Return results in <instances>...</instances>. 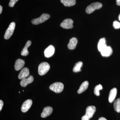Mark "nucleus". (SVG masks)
<instances>
[{
	"label": "nucleus",
	"instance_id": "1",
	"mask_svg": "<svg viewBox=\"0 0 120 120\" xmlns=\"http://www.w3.org/2000/svg\"><path fill=\"white\" fill-rule=\"evenodd\" d=\"M96 107L94 106H90L87 107L85 115L82 118V120H89L92 118L95 111Z\"/></svg>",
	"mask_w": 120,
	"mask_h": 120
},
{
	"label": "nucleus",
	"instance_id": "2",
	"mask_svg": "<svg viewBox=\"0 0 120 120\" xmlns=\"http://www.w3.org/2000/svg\"><path fill=\"white\" fill-rule=\"evenodd\" d=\"M50 68V66L47 62H42L38 66V74L40 75H45L49 71Z\"/></svg>",
	"mask_w": 120,
	"mask_h": 120
},
{
	"label": "nucleus",
	"instance_id": "3",
	"mask_svg": "<svg viewBox=\"0 0 120 120\" xmlns=\"http://www.w3.org/2000/svg\"><path fill=\"white\" fill-rule=\"evenodd\" d=\"M49 88L51 90L56 93H60L64 90V85L62 83L56 82L51 84Z\"/></svg>",
	"mask_w": 120,
	"mask_h": 120
},
{
	"label": "nucleus",
	"instance_id": "4",
	"mask_svg": "<svg viewBox=\"0 0 120 120\" xmlns=\"http://www.w3.org/2000/svg\"><path fill=\"white\" fill-rule=\"evenodd\" d=\"M102 6V4L100 2H96L92 3L87 7L86 9V13L88 14L92 13L95 10L101 8Z\"/></svg>",
	"mask_w": 120,
	"mask_h": 120
},
{
	"label": "nucleus",
	"instance_id": "5",
	"mask_svg": "<svg viewBox=\"0 0 120 120\" xmlns=\"http://www.w3.org/2000/svg\"><path fill=\"white\" fill-rule=\"evenodd\" d=\"M50 15L47 13H43L39 17L32 19L31 22L32 24L38 25L39 24L44 22L45 21L49 19Z\"/></svg>",
	"mask_w": 120,
	"mask_h": 120
},
{
	"label": "nucleus",
	"instance_id": "6",
	"mask_svg": "<svg viewBox=\"0 0 120 120\" xmlns=\"http://www.w3.org/2000/svg\"><path fill=\"white\" fill-rule=\"evenodd\" d=\"M15 22H12L10 24L8 28L6 30L4 35V38L5 39H8L13 34L15 30Z\"/></svg>",
	"mask_w": 120,
	"mask_h": 120
},
{
	"label": "nucleus",
	"instance_id": "7",
	"mask_svg": "<svg viewBox=\"0 0 120 120\" xmlns=\"http://www.w3.org/2000/svg\"><path fill=\"white\" fill-rule=\"evenodd\" d=\"M73 22L72 19H67L64 20L60 24L62 28L65 29H69L73 28Z\"/></svg>",
	"mask_w": 120,
	"mask_h": 120
},
{
	"label": "nucleus",
	"instance_id": "8",
	"mask_svg": "<svg viewBox=\"0 0 120 120\" xmlns=\"http://www.w3.org/2000/svg\"><path fill=\"white\" fill-rule=\"evenodd\" d=\"M55 52V48L53 46L50 45L45 49L44 51L45 56L46 58L51 57L53 55Z\"/></svg>",
	"mask_w": 120,
	"mask_h": 120
},
{
	"label": "nucleus",
	"instance_id": "9",
	"mask_svg": "<svg viewBox=\"0 0 120 120\" xmlns=\"http://www.w3.org/2000/svg\"><path fill=\"white\" fill-rule=\"evenodd\" d=\"M32 101L30 99H28L25 101L22 105L21 110L23 112H26L30 108L32 105Z\"/></svg>",
	"mask_w": 120,
	"mask_h": 120
},
{
	"label": "nucleus",
	"instance_id": "10",
	"mask_svg": "<svg viewBox=\"0 0 120 120\" xmlns=\"http://www.w3.org/2000/svg\"><path fill=\"white\" fill-rule=\"evenodd\" d=\"M101 54L103 57H109L112 55V49L110 46H107L102 50L101 52Z\"/></svg>",
	"mask_w": 120,
	"mask_h": 120
},
{
	"label": "nucleus",
	"instance_id": "11",
	"mask_svg": "<svg viewBox=\"0 0 120 120\" xmlns=\"http://www.w3.org/2000/svg\"><path fill=\"white\" fill-rule=\"evenodd\" d=\"M53 109L52 107L46 106L43 109V112L41 113V117L42 118H46L51 115Z\"/></svg>",
	"mask_w": 120,
	"mask_h": 120
},
{
	"label": "nucleus",
	"instance_id": "12",
	"mask_svg": "<svg viewBox=\"0 0 120 120\" xmlns=\"http://www.w3.org/2000/svg\"><path fill=\"white\" fill-rule=\"evenodd\" d=\"M30 75V71L28 68H24L21 70L18 76L19 79H22L28 77Z\"/></svg>",
	"mask_w": 120,
	"mask_h": 120
},
{
	"label": "nucleus",
	"instance_id": "13",
	"mask_svg": "<svg viewBox=\"0 0 120 120\" xmlns=\"http://www.w3.org/2000/svg\"><path fill=\"white\" fill-rule=\"evenodd\" d=\"M34 78L32 75H30L28 78H24L22 79L20 82V84L22 86L25 87L28 84L31 83L33 82Z\"/></svg>",
	"mask_w": 120,
	"mask_h": 120
},
{
	"label": "nucleus",
	"instance_id": "14",
	"mask_svg": "<svg viewBox=\"0 0 120 120\" xmlns=\"http://www.w3.org/2000/svg\"><path fill=\"white\" fill-rule=\"evenodd\" d=\"M25 64V61L21 59H18L15 62V70L19 71L23 68Z\"/></svg>",
	"mask_w": 120,
	"mask_h": 120
},
{
	"label": "nucleus",
	"instance_id": "15",
	"mask_svg": "<svg viewBox=\"0 0 120 120\" xmlns=\"http://www.w3.org/2000/svg\"><path fill=\"white\" fill-rule=\"evenodd\" d=\"M117 90L116 88H113L111 90L109 95V101L110 103H112L114 101L116 96Z\"/></svg>",
	"mask_w": 120,
	"mask_h": 120
},
{
	"label": "nucleus",
	"instance_id": "16",
	"mask_svg": "<svg viewBox=\"0 0 120 120\" xmlns=\"http://www.w3.org/2000/svg\"><path fill=\"white\" fill-rule=\"evenodd\" d=\"M77 43V39L75 38H72L70 39L69 43L68 44V47L69 49L72 50L75 49Z\"/></svg>",
	"mask_w": 120,
	"mask_h": 120
},
{
	"label": "nucleus",
	"instance_id": "17",
	"mask_svg": "<svg viewBox=\"0 0 120 120\" xmlns=\"http://www.w3.org/2000/svg\"><path fill=\"white\" fill-rule=\"evenodd\" d=\"M31 44V41H28L26 43L25 46L24 47L23 49L22 50V52H21V54L22 56H26L29 54V52H28V48L30 47Z\"/></svg>",
	"mask_w": 120,
	"mask_h": 120
},
{
	"label": "nucleus",
	"instance_id": "18",
	"mask_svg": "<svg viewBox=\"0 0 120 120\" xmlns=\"http://www.w3.org/2000/svg\"><path fill=\"white\" fill-rule=\"evenodd\" d=\"M89 83L88 81H86L83 82L81 84L79 89L77 91V93L79 94H80L84 92L88 88Z\"/></svg>",
	"mask_w": 120,
	"mask_h": 120
},
{
	"label": "nucleus",
	"instance_id": "19",
	"mask_svg": "<svg viewBox=\"0 0 120 120\" xmlns=\"http://www.w3.org/2000/svg\"><path fill=\"white\" fill-rule=\"evenodd\" d=\"M61 2L62 3L65 7H71L75 5V0H60Z\"/></svg>",
	"mask_w": 120,
	"mask_h": 120
},
{
	"label": "nucleus",
	"instance_id": "20",
	"mask_svg": "<svg viewBox=\"0 0 120 120\" xmlns=\"http://www.w3.org/2000/svg\"><path fill=\"white\" fill-rule=\"evenodd\" d=\"M105 39V38H101L98 43V49L99 52H101L104 47L106 46Z\"/></svg>",
	"mask_w": 120,
	"mask_h": 120
},
{
	"label": "nucleus",
	"instance_id": "21",
	"mask_svg": "<svg viewBox=\"0 0 120 120\" xmlns=\"http://www.w3.org/2000/svg\"><path fill=\"white\" fill-rule=\"evenodd\" d=\"M113 106L114 110L116 112H120V98H117L114 101Z\"/></svg>",
	"mask_w": 120,
	"mask_h": 120
},
{
	"label": "nucleus",
	"instance_id": "22",
	"mask_svg": "<svg viewBox=\"0 0 120 120\" xmlns=\"http://www.w3.org/2000/svg\"><path fill=\"white\" fill-rule=\"evenodd\" d=\"M83 63L82 61H79L75 64L73 67V71L74 72H77L81 71V68L82 66Z\"/></svg>",
	"mask_w": 120,
	"mask_h": 120
},
{
	"label": "nucleus",
	"instance_id": "23",
	"mask_svg": "<svg viewBox=\"0 0 120 120\" xmlns=\"http://www.w3.org/2000/svg\"><path fill=\"white\" fill-rule=\"evenodd\" d=\"M102 88H102V86L101 84L97 85L94 88V94L97 96H99L100 95L99 90H102Z\"/></svg>",
	"mask_w": 120,
	"mask_h": 120
},
{
	"label": "nucleus",
	"instance_id": "24",
	"mask_svg": "<svg viewBox=\"0 0 120 120\" xmlns=\"http://www.w3.org/2000/svg\"><path fill=\"white\" fill-rule=\"evenodd\" d=\"M113 26L114 28L116 29L120 28V23L117 21H114L113 22Z\"/></svg>",
	"mask_w": 120,
	"mask_h": 120
},
{
	"label": "nucleus",
	"instance_id": "25",
	"mask_svg": "<svg viewBox=\"0 0 120 120\" xmlns=\"http://www.w3.org/2000/svg\"><path fill=\"white\" fill-rule=\"evenodd\" d=\"M18 0H10L9 6L10 7H13Z\"/></svg>",
	"mask_w": 120,
	"mask_h": 120
},
{
	"label": "nucleus",
	"instance_id": "26",
	"mask_svg": "<svg viewBox=\"0 0 120 120\" xmlns=\"http://www.w3.org/2000/svg\"><path fill=\"white\" fill-rule=\"evenodd\" d=\"M4 105V102L1 100H0V111H1Z\"/></svg>",
	"mask_w": 120,
	"mask_h": 120
},
{
	"label": "nucleus",
	"instance_id": "27",
	"mask_svg": "<svg viewBox=\"0 0 120 120\" xmlns=\"http://www.w3.org/2000/svg\"><path fill=\"white\" fill-rule=\"evenodd\" d=\"M116 3L117 5H120V0H116Z\"/></svg>",
	"mask_w": 120,
	"mask_h": 120
},
{
	"label": "nucleus",
	"instance_id": "28",
	"mask_svg": "<svg viewBox=\"0 0 120 120\" xmlns=\"http://www.w3.org/2000/svg\"><path fill=\"white\" fill-rule=\"evenodd\" d=\"M98 120H107L105 118H104L103 117H100L99 119H98Z\"/></svg>",
	"mask_w": 120,
	"mask_h": 120
},
{
	"label": "nucleus",
	"instance_id": "29",
	"mask_svg": "<svg viewBox=\"0 0 120 120\" xmlns=\"http://www.w3.org/2000/svg\"><path fill=\"white\" fill-rule=\"evenodd\" d=\"M2 11V7L1 5H0V14H1Z\"/></svg>",
	"mask_w": 120,
	"mask_h": 120
},
{
	"label": "nucleus",
	"instance_id": "30",
	"mask_svg": "<svg viewBox=\"0 0 120 120\" xmlns=\"http://www.w3.org/2000/svg\"><path fill=\"white\" fill-rule=\"evenodd\" d=\"M119 20L120 21V15H119Z\"/></svg>",
	"mask_w": 120,
	"mask_h": 120
}]
</instances>
